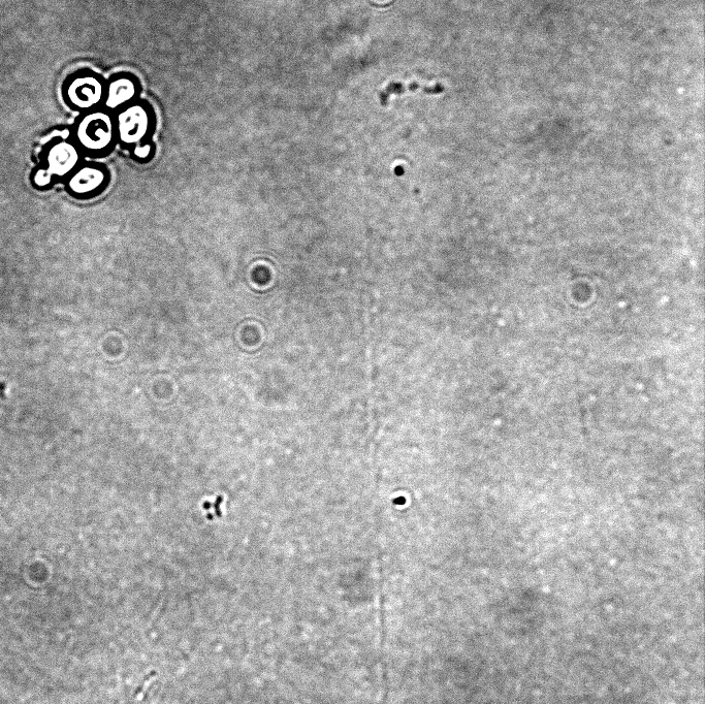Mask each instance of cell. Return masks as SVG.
Masks as SVG:
<instances>
[{
	"label": "cell",
	"mask_w": 705,
	"mask_h": 704,
	"mask_svg": "<svg viewBox=\"0 0 705 704\" xmlns=\"http://www.w3.org/2000/svg\"><path fill=\"white\" fill-rule=\"evenodd\" d=\"M77 149L69 143H60L56 145L49 154L51 175H64L70 172L78 162Z\"/></svg>",
	"instance_id": "5"
},
{
	"label": "cell",
	"mask_w": 705,
	"mask_h": 704,
	"mask_svg": "<svg viewBox=\"0 0 705 704\" xmlns=\"http://www.w3.org/2000/svg\"><path fill=\"white\" fill-rule=\"evenodd\" d=\"M51 180V174L47 171L40 172L37 176V182L41 185L47 184Z\"/></svg>",
	"instance_id": "9"
},
{
	"label": "cell",
	"mask_w": 705,
	"mask_h": 704,
	"mask_svg": "<svg viewBox=\"0 0 705 704\" xmlns=\"http://www.w3.org/2000/svg\"><path fill=\"white\" fill-rule=\"evenodd\" d=\"M104 181V174L95 168H84L71 180V187L78 194H86L98 187Z\"/></svg>",
	"instance_id": "7"
},
{
	"label": "cell",
	"mask_w": 705,
	"mask_h": 704,
	"mask_svg": "<svg viewBox=\"0 0 705 704\" xmlns=\"http://www.w3.org/2000/svg\"><path fill=\"white\" fill-rule=\"evenodd\" d=\"M139 94V84L135 78L119 75L106 84L104 109L109 112L119 111L136 102Z\"/></svg>",
	"instance_id": "4"
},
{
	"label": "cell",
	"mask_w": 705,
	"mask_h": 704,
	"mask_svg": "<svg viewBox=\"0 0 705 704\" xmlns=\"http://www.w3.org/2000/svg\"><path fill=\"white\" fill-rule=\"evenodd\" d=\"M151 152V146L150 145H139L135 149V154L136 156L140 158H146Z\"/></svg>",
	"instance_id": "8"
},
{
	"label": "cell",
	"mask_w": 705,
	"mask_h": 704,
	"mask_svg": "<svg viewBox=\"0 0 705 704\" xmlns=\"http://www.w3.org/2000/svg\"><path fill=\"white\" fill-rule=\"evenodd\" d=\"M106 84L94 74L75 77L67 90L70 103L82 111L99 109L104 104Z\"/></svg>",
	"instance_id": "3"
},
{
	"label": "cell",
	"mask_w": 705,
	"mask_h": 704,
	"mask_svg": "<svg viewBox=\"0 0 705 704\" xmlns=\"http://www.w3.org/2000/svg\"><path fill=\"white\" fill-rule=\"evenodd\" d=\"M418 90H421L426 94L435 95L443 93L445 88L441 84H436L434 86H425L420 83H412L409 85H405L403 83H391L386 89H384L380 93V104L383 107H387L389 105L392 95H401L406 92H415Z\"/></svg>",
	"instance_id": "6"
},
{
	"label": "cell",
	"mask_w": 705,
	"mask_h": 704,
	"mask_svg": "<svg viewBox=\"0 0 705 704\" xmlns=\"http://www.w3.org/2000/svg\"><path fill=\"white\" fill-rule=\"evenodd\" d=\"M77 139L89 151L107 149L116 136L115 118L106 109L88 111L77 126Z\"/></svg>",
	"instance_id": "1"
},
{
	"label": "cell",
	"mask_w": 705,
	"mask_h": 704,
	"mask_svg": "<svg viewBox=\"0 0 705 704\" xmlns=\"http://www.w3.org/2000/svg\"><path fill=\"white\" fill-rule=\"evenodd\" d=\"M117 112L115 127L118 139L127 145L142 142L152 126L150 108L142 103L134 102Z\"/></svg>",
	"instance_id": "2"
},
{
	"label": "cell",
	"mask_w": 705,
	"mask_h": 704,
	"mask_svg": "<svg viewBox=\"0 0 705 704\" xmlns=\"http://www.w3.org/2000/svg\"><path fill=\"white\" fill-rule=\"evenodd\" d=\"M154 676H156V672H155V671L151 672V674L148 675L147 678H145L143 684H142V685L139 687V689L136 691L135 696H138V695L141 693V691L144 689L145 684L149 681V679H151V678L154 677Z\"/></svg>",
	"instance_id": "10"
}]
</instances>
